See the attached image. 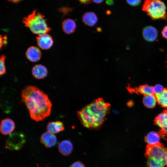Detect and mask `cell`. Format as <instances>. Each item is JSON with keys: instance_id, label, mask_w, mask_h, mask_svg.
Masks as SVG:
<instances>
[{"instance_id": "cell-1", "label": "cell", "mask_w": 167, "mask_h": 167, "mask_svg": "<svg viewBox=\"0 0 167 167\" xmlns=\"http://www.w3.org/2000/svg\"><path fill=\"white\" fill-rule=\"evenodd\" d=\"M21 96L32 119L41 121L50 114L51 102L48 96L37 87L33 85L25 87L22 91Z\"/></svg>"}, {"instance_id": "cell-2", "label": "cell", "mask_w": 167, "mask_h": 167, "mask_svg": "<svg viewBox=\"0 0 167 167\" xmlns=\"http://www.w3.org/2000/svg\"><path fill=\"white\" fill-rule=\"evenodd\" d=\"M110 107V104L102 98H98L77 111V115L84 126L92 130H98L103 124Z\"/></svg>"}, {"instance_id": "cell-3", "label": "cell", "mask_w": 167, "mask_h": 167, "mask_svg": "<svg viewBox=\"0 0 167 167\" xmlns=\"http://www.w3.org/2000/svg\"><path fill=\"white\" fill-rule=\"evenodd\" d=\"M22 22L32 33L38 35L47 34L51 30L46 23L45 16L36 10H34L31 14L24 17Z\"/></svg>"}, {"instance_id": "cell-4", "label": "cell", "mask_w": 167, "mask_h": 167, "mask_svg": "<svg viewBox=\"0 0 167 167\" xmlns=\"http://www.w3.org/2000/svg\"><path fill=\"white\" fill-rule=\"evenodd\" d=\"M142 10L153 20H167L166 7L164 3L159 0L144 1Z\"/></svg>"}, {"instance_id": "cell-5", "label": "cell", "mask_w": 167, "mask_h": 167, "mask_svg": "<svg viewBox=\"0 0 167 167\" xmlns=\"http://www.w3.org/2000/svg\"><path fill=\"white\" fill-rule=\"evenodd\" d=\"M145 155L147 159L167 166V148L161 143L154 145H147Z\"/></svg>"}, {"instance_id": "cell-6", "label": "cell", "mask_w": 167, "mask_h": 167, "mask_svg": "<svg viewBox=\"0 0 167 167\" xmlns=\"http://www.w3.org/2000/svg\"><path fill=\"white\" fill-rule=\"evenodd\" d=\"M25 136L20 132H15L9 135L6 144V148L11 150L21 149L25 142Z\"/></svg>"}, {"instance_id": "cell-7", "label": "cell", "mask_w": 167, "mask_h": 167, "mask_svg": "<svg viewBox=\"0 0 167 167\" xmlns=\"http://www.w3.org/2000/svg\"><path fill=\"white\" fill-rule=\"evenodd\" d=\"M155 123L160 128L159 133L161 136H167V110H165L157 116Z\"/></svg>"}, {"instance_id": "cell-8", "label": "cell", "mask_w": 167, "mask_h": 167, "mask_svg": "<svg viewBox=\"0 0 167 167\" xmlns=\"http://www.w3.org/2000/svg\"><path fill=\"white\" fill-rule=\"evenodd\" d=\"M36 39L38 46L43 49L50 48L53 43L52 37L47 34L38 35Z\"/></svg>"}, {"instance_id": "cell-9", "label": "cell", "mask_w": 167, "mask_h": 167, "mask_svg": "<svg viewBox=\"0 0 167 167\" xmlns=\"http://www.w3.org/2000/svg\"><path fill=\"white\" fill-rule=\"evenodd\" d=\"M40 142L46 148L55 146L57 142V138L53 134L48 131L43 133L40 138Z\"/></svg>"}, {"instance_id": "cell-10", "label": "cell", "mask_w": 167, "mask_h": 167, "mask_svg": "<svg viewBox=\"0 0 167 167\" xmlns=\"http://www.w3.org/2000/svg\"><path fill=\"white\" fill-rule=\"evenodd\" d=\"M142 35L143 38L146 41L152 42L157 39L158 32L154 27L152 26H148L143 28Z\"/></svg>"}, {"instance_id": "cell-11", "label": "cell", "mask_w": 167, "mask_h": 167, "mask_svg": "<svg viewBox=\"0 0 167 167\" xmlns=\"http://www.w3.org/2000/svg\"><path fill=\"white\" fill-rule=\"evenodd\" d=\"M15 125L11 119L7 118L2 120L0 125V131L3 135L10 134L14 130Z\"/></svg>"}, {"instance_id": "cell-12", "label": "cell", "mask_w": 167, "mask_h": 167, "mask_svg": "<svg viewBox=\"0 0 167 167\" xmlns=\"http://www.w3.org/2000/svg\"><path fill=\"white\" fill-rule=\"evenodd\" d=\"M25 54L28 59L32 62L39 60L41 54L39 49L34 46L29 47L27 50Z\"/></svg>"}, {"instance_id": "cell-13", "label": "cell", "mask_w": 167, "mask_h": 167, "mask_svg": "<svg viewBox=\"0 0 167 167\" xmlns=\"http://www.w3.org/2000/svg\"><path fill=\"white\" fill-rule=\"evenodd\" d=\"M32 75L38 79H43L45 78L48 74V70L46 68L41 64L34 66L32 70Z\"/></svg>"}, {"instance_id": "cell-14", "label": "cell", "mask_w": 167, "mask_h": 167, "mask_svg": "<svg viewBox=\"0 0 167 167\" xmlns=\"http://www.w3.org/2000/svg\"><path fill=\"white\" fill-rule=\"evenodd\" d=\"M73 148L72 143L67 140L61 141L58 146L59 152L64 156H67L70 154L73 151Z\"/></svg>"}, {"instance_id": "cell-15", "label": "cell", "mask_w": 167, "mask_h": 167, "mask_svg": "<svg viewBox=\"0 0 167 167\" xmlns=\"http://www.w3.org/2000/svg\"><path fill=\"white\" fill-rule=\"evenodd\" d=\"M98 19L96 14L92 11L85 13L82 17V21L86 25L89 27L94 26L97 23Z\"/></svg>"}, {"instance_id": "cell-16", "label": "cell", "mask_w": 167, "mask_h": 167, "mask_svg": "<svg viewBox=\"0 0 167 167\" xmlns=\"http://www.w3.org/2000/svg\"><path fill=\"white\" fill-rule=\"evenodd\" d=\"M77 27L75 21L73 19L68 18L64 20L62 23V28L64 32L70 34L75 31Z\"/></svg>"}, {"instance_id": "cell-17", "label": "cell", "mask_w": 167, "mask_h": 167, "mask_svg": "<svg viewBox=\"0 0 167 167\" xmlns=\"http://www.w3.org/2000/svg\"><path fill=\"white\" fill-rule=\"evenodd\" d=\"M64 127L63 123L59 121L49 122L47 126V131L53 134H56L63 131Z\"/></svg>"}, {"instance_id": "cell-18", "label": "cell", "mask_w": 167, "mask_h": 167, "mask_svg": "<svg viewBox=\"0 0 167 167\" xmlns=\"http://www.w3.org/2000/svg\"><path fill=\"white\" fill-rule=\"evenodd\" d=\"M130 89L131 92L142 94L144 96L150 94L154 95L155 94L153 87L147 84L141 85Z\"/></svg>"}, {"instance_id": "cell-19", "label": "cell", "mask_w": 167, "mask_h": 167, "mask_svg": "<svg viewBox=\"0 0 167 167\" xmlns=\"http://www.w3.org/2000/svg\"><path fill=\"white\" fill-rule=\"evenodd\" d=\"M161 135L159 133L155 131L149 132L145 138L146 142L148 145H154L160 143Z\"/></svg>"}, {"instance_id": "cell-20", "label": "cell", "mask_w": 167, "mask_h": 167, "mask_svg": "<svg viewBox=\"0 0 167 167\" xmlns=\"http://www.w3.org/2000/svg\"><path fill=\"white\" fill-rule=\"evenodd\" d=\"M157 102L156 96L153 94H150L144 96L143 99V102L144 105L148 108L154 107Z\"/></svg>"}, {"instance_id": "cell-21", "label": "cell", "mask_w": 167, "mask_h": 167, "mask_svg": "<svg viewBox=\"0 0 167 167\" xmlns=\"http://www.w3.org/2000/svg\"><path fill=\"white\" fill-rule=\"evenodd\" d=\"M157 102L161 106L167 108V89L165 88L161 93L156 94Z\"/></svg>"}, {"instance_id": "cell-22", "label": "cell", "mask_w": 167, "mask_h": 167, "mask_svg": "<svg viewBox=\"0 0 167 167\" xmlns=\"http://www.w3.org/2000/svg\"><path fill=\"white\" fill-rule=\"evenodd\" d=\"M6 56L2 54L0 56V75H2L4 74L6 72V67L5 65V60Z\"/></svg>"}, {"instance_id": "cell-23", "label": "cell", "mask_w": 167, "mask_h": 167, "mask_svg": "<svg viewBox=\"0 0 167 167\" xmlns=\"http://www.w3.org/2000/svg\"><path fill=\"white\" fill-rule=\"evenodd\" d=\"M148 167H164L163 165L151 159H147Z\"/></svg>"}, {"instance_id": "cell-24", "label": "cell", "mask_w": 167, "mask_h": 167, "mask_svg": "<svg viewBox=\"0 0 167 167\" xmlns=\"http://www.w3.org/2000/svg\"><path fill=\"white\" fill-rule=\"evenodd\" d=\"M74 7H69L67 6L62 7L59 9V11L64 13V15L68 14L69 12H72L74 11Z\"/></svg>"}, {"instance_id": "cell-25", "label": "cell", "mask_w": 167, "mask_h": 167, "mask_svg": "<svg viewBox=\"0 0 167 167\" xmlns=\"http://www.w3.org/2000/svg\"><path fill=\"white\" fill-rule=\"evenodd\" d=\"M153 88L155 94H156L161 92L165 89L162 85L159 84L155 85Z\"/></svg>"}, {"instance_id": "cell-26", "label": "cell", "mask_w": 167, "mask_h": 167, "mask_svg": "<svg viewBox=\"0 0 167 167\" xmlns=\"http://www.w3.org/2000/svg\"><path fill=\"white\" fill-rule=\"evenodd\" d=\"M127 3L129 5L132 6H136L139 5L141 2V1L138 0H126Z\"/></svg>"}, {"instance_id": "cell-27", "label": "cell", "mask_w": 167, "mask_h": 167, "mask_svg": "<svg viewBox=\"0 0 167 167\" xmlns=\"http://www.w3.org/2000/svg\"><path fill=\"white\" fill-rule=\"evenodd\" d=\"M70 167H85V166L81 162L77 161L72 164Z\"/></svg>"}, {"instance_id": "cell-28", "label": "cell", "mask_w": 167, "mask_h": 167, "mask_svg": "<svg viewBox=\"0 0 167 167\" xmlns=\"http://www.w3.org/2000/svg\"><path fill=\"white\" fill-rule=\"evenodd\" d=\"M0 48H1L3 45H6L7 43L6 41V36H3L1 35H0Z\"/></svg>"}, {"instance_id": "cell-29", "label": "cell", "mask_w": 167, "mask_h": 167, "mask_svg": "<svg viewBox=\"0 0 167 167\" xmlns=\"http://www.w3.org/2000/svg\"><path fill=\"white\" fill-rule=\"evenodd\" d=\"M161 35L164 38L167 39V25L163 27L161 31Z\"/></svg>"}, {"instance_id": "cell-30", "label": "cell", "mask_w": 167, "mask_h": 167, "mask_svg": "<svg viewBox=\"0 0 167 167\" xmlns=\"http://www.w3.org/2000/svg\"><path fill=\"white\" fill-rule=\"evenodd\" d=\"M78 1L80 3V4H82L84 5L92 3V1L91 0H78Z\"/></svg>"}, {"instance_id": "cell-31", "label": "cell", "mask_w": 167, "mask_h": 167, "mask_svg": "<svg viewBox=\"0 0 167 167\" xmlns=\"http://www.w3.org/2000/svg\"><path fill=\"white\" fill-rule=\"evenodd\" d=\"M105 3L108 5L111 6L113 4L114 1L112 0H108L105 1Z\"/></svg>"}, {"instance_id": "cell-32", "label": "cell", "mask_w": 167, "mask_h": 167, "mask_svg": "<svg viewBox=\"0 0 167 167\" xmlns=\"http://www.w3.org/2000/svg\"><path fill=\"white\" fill-rule=\"evenodd\" d=\"M92 2L96 4H100L102 2L104 1L103 0H92Z\"/></svg>"}, {"instance_id": "cell-33", "label": "cell", "mask_w": 167, "mask_h": 167, "mask_svg": "<svg viewBox=\"0 0 167 167\" xmlns=\"http://www.w3.org/2000/svg\"><path fill=\"white\" fill-rule=\"evenodd\" d=\"M106 14L107 15H110L111 14V11L109 10H107L106 11Z\"/></svg>"}, {"instance_id": "cell-34", "label": "cell", "mask_w": 167, "mask_h": 167, "mask_svg": "<svg viewBox=\"0 0 167 167\" xmlns=\"http://www.w3.org/2000/svg\"><path fill=\"white\" fill-rule=\"evenodd\" d=\"M96 30L98 32H101L102 31L101 28L100 27H97L96 28Z\"/></svg>"}, {"instance_id": "cell-35", "label": "cell", "mask_w": 167, "mask_h": 167, "mask_svg": "<svg viewBox=\"0 0 167 167\" xmlns=\"http://www.w3.org/2000/svg\"><path fill=\"white\" fill-rule=\"evenodd\" d=\"M10 2H12L13 3H17L20 2V0H9V1Z\"/></svg>"}, {"instance_id": "cell-36", "label": "cell", "mask_w": 167, "mask_h": 167, "mask_svg": "<svg viewBox=\"0 0 167 167\" xmlns=\"http://www.w3.org/2000/svg\"><path fill=\"white\" fill-rule=\"evenodd\" d=\"M166 64V66L167 67V57H166V59L165 62Z\"/></svg>"}]
</instances>
